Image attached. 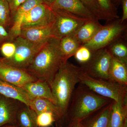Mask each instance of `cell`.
<instances>
[{
	"label": "cell",
	"mask_w": 127,
	"mask_h": 127,
	"mask_svg": "<svg viewBox=\"0 0 127 127\" xmlns=\"http://www.w3.org/2000/svg\"><path fill=\"white\" fill-rule=\"evenodd\" d=\"M60 41L55 37L50 38L25 70L37 80L47 82L49 85L62 64L65 63L60 52Z\"/></svg>",
	"instance_id": "cell-1"
},
{
	"label": "cell",
	"mask_w": 127,
	"mask_h": 127,
	"mask_svg": "<svg viewBox=\"0 0 127 127\" xmlns=\"http://www.w3.org/2000/svg\"><path fill=\"white\" fill-rule=\"evenodd\" d=\"M112 101L98 95L79 83L74 90L66 112L64 127L73 122H80Z\"/></svg>",
	"instance_id": "cell-2"
},
{
	"label": "cell",
	"mask_w": 127,
	"mask_h": 127,
	"mask_svg": "<svg viewBox=\"0 0 127 127\" xmlns=\"http://www.w3.org/2000/svg\"><path fill=\"white\" fill-rule=\"evenodd\" d=\"M80 67L68 61L64 63L50 84L56 105L65 120L66 112L76 84L79 83Z\"/></svg>",
	"instance_id": "cell-3"
},
{
	"label": "cell",
	"mask_w": 127,
	"mask_h": 127,
	"mask_svg": "<svg viewBox=\"0 0 127 127\" xmlns=\"http://www.w3.org/2000/svg\"><path fill=\"white\" fill-rule=\"evenodd\" d=\"M79 79V83L95 93L114 101H118L127 96V86L111 79L92 77L84 72L81 68Z\"/></svg>",
	"instance_id": "cell-4"
},
{
	"label": "cell",
	"mask_w": 127,
	"mask_h": 127,
	"mask_svg": "<svg viewBox=\"0 0 127 127\" xmlns=\"http://www.w3.org/2000/svg\"><path fill=\"white\" fill-rule=\"evenodd\" d=\"M127 25L121 23L120 19L108 22L98 31L90 40L82 45L92 52L107 47L112 43L126 36Z\"/></svg>",
	"instance_id": "cell-5"
},
{
	"label": "cell",
	"mask_w": 127,
	"mask_h": 127,
	"mask_svg": "<svg viewBox=\"0 0 127 127\" xmlns=\"http://www.w3.org/2000/svg\"><path fill=\"white\" fill-rule=\"evenodd\" d=\"M13 41L16 45L15 52L14 56L9 59L1 57V59L9 65L25 70L45 44L32 43L19 36L16 37Z\"/></svg>",
	"instance_id": "cell-6"
},
{
	"label": "cell",
	"mask_w": 127,
	"mask_h": 127,
	"mask_svg": "<svg viewBox=\"0 0 127 127\" xmlns=\"http://www.w3.org/2000/svg\"><path fill=\"white\" fill-rule=\"evenodd\" d=\"M52 10L53 35L57 39H61L64 37L73 35L84 23L90 20L79 17L61 10Z\"/></svg>",
	"instance_id": "cell-7"
},
{
	"label": "cell",
	"mask_w": 127,
	"mask_h": 127,
	"mask_svg": "<svg viewBox=\"0 0 127 127\" xmlns=\"http://www.w3.org/2000/svg\"><path fill=\"white\" fill-rule=\"evenodd\" d=\"M112 56L106 48L93 52L91 59L80 67L91 77L109 79V70Z\"/></svg>",
	"instance_id": "cell-8"
},
{
	"label": "cell",
	"mask_w": 127,
	"mask_h": 127,
	"mask_svg": "<svg viewBox=\"0 0 127 127\" xmlns=\"http://www.w3.org/2000/svg\"><path fill=\"white\" fill-rule=\"evenodd\" d=\"M53 20V12L50 6L44 3L37 5L25 16L21 29L42 27L51 25Z\"/></svg>",
	"instance_id": "cell-9"
},
{
	"label": "cell",
	"mask_w": 127,
	"mask_h": 127,
	"mask_svg": "<svg viewBox=\"0 0 127 127\" xmlns=\"http://www.w3.org/2000/svg\"><path fill=\"white\" fill-rule=\"evenodd\" d=\"M0 80L21 87L28 83L37 80L27 71L9 65L0 57Z\"/></svg>",
	"instance_id": "cell-10"
},
{
	"label": "cell",
	"mask_w": 127,
	"mask_h": 127,
	"mask_svg": "<svg viewBox=\"0 0 127 127\" xmlns=\"http://www.w3.org/2000/svg\"><path fill=\"white\" fill-rule=\"evenodd\" d=\"M51 7L53 10L63 11L82 18H96L81 0H55Z\"/></svg>",
	"instance_id": "cell-11"
},
{
	"label": "cell",
	"mask_w": 127,
	"mask_h": 127,
	"mask_svg": "<svg viewBox=\"0 0 127 127\" xmlns=\"http://www.w3.org/2000/svg\"><path fill=\"white\" fill-rule=\"evenodd\" d=\"M114 101L96 110L80 121L82 127H110Z\"/></svg>",
	"instance_id": "cell-12"
},
{
	"label": "cell",
	"mask_w": 127,
	"mask_h": 127,
	"mask_svg": "<svg viewBox=\"0 0 127 127\" xmlns=\"http://www.w3.org/2000/svg\"><path fill=\"white\" fill-rule=\"evenodd\" d=\"M21 102L0 95V127L16 124L17 113Z\"/></svg>",
	"instance_id": "cell-13"
},
{
	"label": "cell",
	"mask_w": 127,
	"mask_h": 127,
	"mask_svg": "<svg viewBox=\"0 0 127 127\" xmlns=\"http://www.w3.org/2000/svg\"><path fill=\"white\" fill-rule=\"evenodd\" d=\"M29 106L36 114L43 112H51L55 117L56 127H64L65 119L60 109L50 100L43 98H35L30 100Z\"/></svg>",
	"instance_id": "cell-14"
},
{
	"label": "cell",
	"mask_w": 127,
	"mask_h": 127,
	"mask_svg": "<svg viewBox=\"0 0 127 127\" xmlns=\"http://www.w3.org/2000/svg\"><path fill=\"white\" fill-rule=\"evenodd\" d=\"M21 87L27 93L31 100L35 98H45L56 104L50 85L47 82L37 80L26 83Z\"/></svg>",
	"instance_id": "cell-15"
},
{
	"label": "cell",
	"mask_w": 127,
	"mask_h": 127,
	"mask_svg": "<svg viewBox=\"0 0 127 127\" xmlns=\"http://www.w3.org/2000/svg\"><path fill=\"white\" fill-rule=\"evenodd\" d=\"M19 36L37 44H44L53 35L52 24L42 27L30 28L21 29Z\"/></svg>",
	"instance_id": "cell-16"
},
{
	"label": "cell",
	"mask_w": 127,
	"mask_h": 127,
	"mask_svg": "<svg viewBox=\"0 0 127 127\" xmlns=\"http://www.w3.org/2000/svg\"><path fill=\"white\" fill-rule=\"evenodd\" d=\"M96 18L88 20L73 35L81 45L90 40L102 27Z\"/></svg>",
	"instance_id": "cell-17"
},
{
	"label": "cell",
	"mask_w": 127,
	"mask_h": 127,
	"mask_svg": "<svg viewBox=\"0 0 127 127\" xmlns=\"http://www.w3.org/2000/svg\"><path fill=\"white\" fill-rule=\"evenodd\" d=\"M0 95L17 100L29 106L31 100L23 88L0 80Z\"/></svg>",
	"instance_id": "cell-18"
},
{
	"label": "cell",
	"mask_w": 127,
	"mask_h": 127,
	"mask_svg": "<svg viewBox=\"0 0 127 127\" xmlns=\"http://www.w3.org/2000/svg\"><path fill=\"white\" fill-rule=\"evenodd\" d=\"M127 119V96L118 101H114L111 112L110 127H123Z\"/></svg>",
	"instance_id": "cell-19"
},
{
	"label": "cell",
	"mask_w": 127,
	"mask_h": 127,
	"mask_svg": "<svg viewBox=\"0 0 127 127\" xmlns=\"http://www.w3.org/2000/svg\"><path fill=\"white\" fill-rule=\"evenodd\" d=\"M36 117V114L29 106L21 103L17 113L16 126L18 127H38Z\"/></svg>",
	"instance_id": "cell-20"
},
{
	"label": "cell",
	"mask_w": 127,
	"mask_h": 127,
	"mask_svg": "<svg viewBox=\"0 0 127 127\" xmlns=\"http://www.w3.org/2000/svg\"><path fill=\"white\" fill-rule=\"evenodd\" d=\"M127 65L112 57L109 70V79L127 86Z\"/></svg>",
	"instance_id": "cell-21"
},
{
	"label": "cell",
	"mask_w": 127,
	"mask_h": 127,
	"mask_svg": "<svg viewBox=\"0 0 127 127\" xmlns=\"http://www.w3.org/2000/svg\"><path fill=\"white\" fill-rule=\"evenodd\" d=\"M81 45L73 35L67 36L60 39L59 48L64 62L73 56L76 51Z\"/></svg>",
	"instance_id": "cell-22"
},
{
	"label": "cell",
	"mask_w": 127,
	"mask_h": 127,
	"mask_svg": "<svg viewBox=\"0 0 127 127\" xmlns=\"http://www.w3.org/2000/svg\"><path fill=\"white\" fill-rule=\"evenodd\" d=\"M125 37L116 41L106 48L112 57L127 65V46Z\"/></svg>",
	"instance_id": "cell-23"
},
{
	"label": "cell",
	"mask_w": 127,
	"mask_h": 127,
	"mask_svg": "<svg viewBox=\"0 0 127 127\" xmlns=\"http://www.w3.org/2000/svg\"><path fill=\"white\" fill-rule=\"evenodd\" d=\"M99 5L104 20L107 22L119 19L117 8L112 0H96Z\"/></svg>",
	"instance_id": "cell-24"
},
{
	"label": "cell",
	"mask_w": 127,
	"mask_h": 127,
	"mask_svg": "<svg viewBox=\"0 0 127 127\" xmlns=\"http://www.w3.org/2000/svg\"><path fill=\"white\" fill-rule=\"evenodd\" d=\"M11 23L10 10L7 0H0V25L6 28L11 26Z\"/></svg>",
	"instance_id": "cell-25"
},
{
	"label": "cell",
	"mask_w": 127,
	"mask_h": 127,
	"mask_svg": "<svg viewBox=\"0 0 127 127\" xmlns=\"http://www.w3.org/2000/svg\"><path fill=\"white\" fill-rule=\"evenodd\" d=\"M55 122L54 115L50 112H43L37 114L36 123L38 127H49Z\"/></svg>",
	"instance_id": "cell-26"
},
{
	"label": "cell",
	"mask_w": 127,
	"mask_h": 127,
	"mask_svg": "<svg viewBox=\"0 0 127 127\" xmlns=\"http://www.w3.org/2000/svg\"><path fill=\"white\" fill-rule=\"evenodd\" d=\"M92 54L93 52L88 48L82 45L78 48L73 56L78 62L82 65L90 60Z\"/></svg>",
	"instance_id": "cell-27"
},
{
	"label": "cell",
	"mask_w": 127,
	"mask_h": 127,
	"mask_svg": "<svg viewBox=\"0 0 127 127\" xmlns=\"http://www.w3.org/2000/svg\"><path fill=\"white\" fill-rule=\"evenodd\" d=\"M93 13L95 18L99 20H104V16L96 0H81Z\"/></svg>",
	"instance_id": "cell-28"
},
{
	"label": "cell",
	"mask_w": 127,
	"mask_h": 127,
	"mask_svg": "<svg viewBox=\"0 0 127 127\" xmlns=\"http://www.w3.org/2000/svg\"><path fill=\"white\" fill-rule=\"evenodd\" d=\"M16 50V45L14 41H5L0 46V51L3 57L6 59L11 58L14 55Z\"/></svg>",
	"instance_id": "cell-29"
},
{
	"label": "cell",
	"mask_w": 127,
	"mask_h": 127,
	"mask_svg": "<svg viewBox=\"0 0 127 127\" xmlns=\"http://www.w3.org/2000/svg\"><path fill=\"white\" fill-rule=\"evenodd\" d=\"M26 0H7L10 10L11 18L18 7Z\"/></svg>",
	"instance_id": "cell-30"
},
{
	"label": "cell",
	"mask_w": 127,
	"mask_h": 127,
	"mask_svg": "<svg viewBox=\"0 0 127 127\" xmlns=\"http://www.w3.org/2000/svg\"><path fill=\"white\" fill-rule=\"evenodd\" d=\"M122 5L123 15L120 19L121 23H124L127 20V0H122L121 2Z\"/></svg>",
	"instance_id": "cell-31"
},
{
	"label": "cell",
	"mask_w": 127,
	"mask_h": 127,
	"mask_svg": "<svg viewBox=\"0 0 127 127\" xmlns=\"http://www.w3.org/2000/svg\"><path fill=\"white\" fill-rule=\"evenodd\" d=\"M0 37H4L8 39L9 37V33L6 30L4 27L0 25Z\"/></svg>",
	"instance_id": "cell-32"
},
{
	"label": "cell",
	"mask_w": 127,
	"mask_h": 127,
	"mask_svg": "<svg viewBox=\"0 0 127 127\" xmlns=\"http://www.w3.org/2000/svg\"><path fill=\"white\" fill-rule=\"evenodd\" d=\"M65 127H82L80 122H73L69 124Z\"/></svg>",
	"instance_id": "cell-33"
},
{
	"label": "cell",
	"mask_w": 127,
	"mask_h": 127,
	"mask_svg": "<svg viewBox=\"0 0 127 127\" xmlns=\"http://www.w3.org/2000/svg\"><path fill=\"white\" fill-rule=\"evenodd\" d=\"M42 1H43V3L50 6L51 7V5L55 1V0H42Z\"/></svg>",
	"instance_id": "cell-34"
},
{
	"label": "cell",
	"mask_w": 127,
	"mask_h": 127,
	"mask_svg": "<svg viewBox=\"0 0 127 127\" xmlns=\"http://www.w3.org/2000/svg\"><path fill=\"white\" fill-rule=\"evenodd\" d=\"M122 0H112V1L113 2L114 4H115V5H117L121 3Z\"/></svg>",
	"instance_id": "cell-35"
},
{
	"label": "cell",
	"mask_w": 127,
	"mask_h": 127,
	"mask_svg": "<svg viewBox=\"0 0 127 127\" xmlns=\"http://www.w3.org/2000/svg\"><path fill=\"white\" fill-rule=\"evenodd\" d=\"M7 41V39L6 38H4V37H0V46L1 45L3 42L5 41Z\"/></svg>",
	"instance_id": "cell-36"
},
{
	"label": "cell",
	"mask_w": 127,
	"mask_h": 127,
	"mask_svg": "<svg viewBox=\"0 0 127 127\" xmlns=\"http://www.w3.org/2000/svg\"><path fill=\"white\" fill-rule=\"evenodd\" d=\"M1 127H17L15 125H9V124H7V125H6L2 126Z\"/></svg>",
	"instance_id": "cell-37"
}]
</instances>
